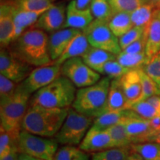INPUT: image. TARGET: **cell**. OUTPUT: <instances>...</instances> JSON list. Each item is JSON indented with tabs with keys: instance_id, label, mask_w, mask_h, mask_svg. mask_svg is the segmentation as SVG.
Instances as JSON below:
<instances>
[{
	"instance_id": "obj_29",
	"label": "cell",
	"mask_w": 160,
	"mask_h": 160,
	"mask_svg": "<svg viewBox=\"0 0 160 160\" xmlns=\"http://www.w3.org/2000/svg\"><path fill=\"white\" fill-rule=\"evenodd\" d=\"M53 160H90L88 152L76 145H62L58 148Z\"/></svg>"
},
{
	"instance_id": "obj_47",
	"label": "cell",
	"mask_w": 160,
	"mask_h": 160,
	"mask_svg": "<svg viewBox=\"0 0 160 160\" xmlns=\"http://www.w3.org/2000/svg\"><path fill=\"white\" fill-rule=\"evenodd\" d=\"M18 160H44V159H39V158H37V157H32V156L26 154V153H19Z\"/></svg>"
},
{
	"instance_id": "obj_37",
	"label": "cell",
	"mask_w": 160,
	"mask_h": 160,
	"mask_svg": "<svg viewBox=\"0 0 160 160\" xmlns=\"http://www.w3.org/2000/svg\"><path fill=\"white\" fill-rule=\"evenodd\" d=\"M109 2L114 13L119 12L131 13L145 4L142 0H109Z\"/></svg>"
},
{
	"instance_id": "obj_16",
	"label": "cell",
	"mask_w": 160,
	"mask_h": 160,
	"mask_svg": "<svg viewBox=\"0 0 160 160\" xmlns=\"http://www.w3.org/2000/svg\"><path fill=\"white\" fill-rule=\"evenodd\" d=\"M81 31L71 28H65L53 32L48 37V50L53 62L65 51L70 42Z\"/></svg>"
},
{
	"instance_id": "obj_2",
	"label": "cell",
	"mask_w": 160,
	"mask_h": 160,
	"mask_svg": "<svg viewBox=\"0 0 160 160\" xmlns=\"http://www.w3.org/2000/svg\"><path fill=\"white\" fill-rule=\"evenodd\" d=\"M69 108H51L29 105L22 130L41 137L53 138L61 128Z\"/></svg>"
},
{
	"instance_id": "obj_20",
	"label": "cell",
	"mask_w": 160,
	"mask_h": 160,
	"mask_svg": "<svg viewBox=\"0 0 160 160\" xmlns=\"http://www.w3.org/2000/svg\"><path fill=\"white\" fill-rule=\"evenodd\" d=\"M139 116L131 109L123 111H108L93 119L92 126L99 129H107L111 126L125 123L128 120Z\"/></svg>"
},
{
	"instance_id": "obj_27",
	"label": "cell",
	"mask_w": 160,
	"mask_h": 160,
	"mask_svg": "<svg viewBox=\"0 0 160 160\" xmlns=\"http://www.w3.org/2000/svg\"><path fill=\"white\" fill-rule=\"evenodd\" d=\"M156 8L148 3H145L142 5L134 10L131 13V18L133 26L146 28L151 21Z\"/></svg>"
},
{
	"instance_id": "obj_39",
	"label": "cell",
	"mask_w": 160,
	"mask_h": 160,
	"mask_svg": "<svg viewBox=\"0 0 160 160\" xmlns=\"http://www.w3.org/2000/svg\"><path fill=\"white\" fill-rule=\"evenodd\" d=\"M145 28L133 26L127 33L119 38V45L122 51L134 42L141 39L145 34Z\"/></svg>"
},
{
	"instance_id": "obj_53",
	"label": "cell",
	"mask_w": 160,
	"mask_h": 160,
	"mask_svg": "<svg viewBox=\"0 0 160 160\" xmlns=\"http://www.w3.org/2000/svg\"><path fill=\"white\" fill-rule=\"evenodd\" d=\"M2 1H9V0H2Z\"/></svg>"
},
{
	"instance_id": "obj_42",
	"label": "cell",
	"mask_w": 160,
	"mask_h": 160,
	"mask_svg": "<svg viewBox=\"0 0 160 160\" xmlns=\"http://www.w3.org/2000/svg\"><path fill=\"white\" fill-rule=\"evenodd\" d=\"M145 35L144 34V36L141 39H139L137 41L131 44L126 48L122 50V51L125 52V53H142V52H145Z\"/></svg>"
},
{
	"instance_id": "obj_50",
	"label": "cell",
	"mask_w": 160,
	"mask_h": 160,
	"mask_svg": "<svg viewBox=\"0 0 160 160\" xmlns=\"http://www.w3.org/2000/svg\"><path fill=\"white\" fill-rule=\"evenodd\" d=\"M159 2H160V0H147V1H146V3L151 4V5L154 6L156 8H157V5H159Z\"/></svg>"
},
{
	"instance_id": "obj_32",
	"label": "cell",
	"mask_w": 160,
	"mask_h": 160,
	"mask_svg": "<svg viewBox=\"0 0 160 160\" xmlns=\"http://www.w3.org/2000/svg\"><path fill=\"white\" fill-rule=\"evenodd\" d=\"M114 142L115 147H129L132 145L125 123H120L107 128Z\"/></svg>"
},
{
	"instance_id": "obj_6",
	"label": "cell",
	"mask_w": 160,
	"mask_h": 160,
	"mask_svg": "<svg viewBox=\"0 0 160 160\" xmlns=\"http://www.w3.org/2000/svg\"><path fill=\"white\" fill-rule=\"evenodd\" d=\"M93 119L70 108L68 113L54 138L62 145H79L93 124Z\"/></svg>"
},
{
	"instance_id": "obj_43",
	"label": "cell",
	"mask_w": 160,
	"mask_h": 160,
	"mask_svg": "<svg viewBox=\"0 0 160 160\" xmlns=\"http://www.w3.org/2000/svg\"><path fill=\"white\" fill-rule=\"evenodd\" d=\"M93 0H72L77 8L83 10L89 8Z\"/></svg>"
},
{
	"instance_id": "obj_30",
	"label": "cell",
	"mask_w": 160,
	"mask_h": 160,
	"mask_svg": "<svg viewBox=\"0 0 160 160\" xmlns=\"http://www.w3.org/2000/svg\"><path fill=\"white\" fill-rule=\"evenodd\" d=\"M133 151L137 152L145 160H160V144L154 142L132 144Z\"/></svg>"
},
{
	"instance_id": "obj_36",
	"label": "cell",
	"mask_w": 160,
	"mask_h": 160,
	"mask_svg": "<svg viewBox=\"0 0 160 160\" xmlns=\"http://www.w3.org/2000/svg\"><path fill=\"white\" fill-rule=\"evenodd\" d=\"M129 71L130 69L124 67L116 59L111 60L105 64L104 66L102 74L111 79H116L121 78Z\"/></svg>"
},
{
	"instance_id": "obj_10",
	"label": "cell",
	"mask_w": 160,
	"mask_h": 160,
	"mask_svg": "<svg viewBox=\"0 0 160 160\" xmlns=\"http://www.w3.org/2000/svg\"><path fill=\"white\" fill-rule=\"evenodd\" d=\"M61 66L53 62L50 65L37 67L19 85L24 91L32 95L61 76Z\"/></svg>"
},
{
	"instance_id": "obj_44",
	"label": "cell",
	"mask_w": 160,
	"mask_h": 160,
	"mask_svg": "<svg viewBox=\"0 0 160 160\" xmlns=\"http://www.w3.org/2000/svg\"><path fill=\"white\" fill-rule=\"evenodd\" d=\"M19 151L17 148V146L15 147L12 151L10 152L8 155H6L5 157L2 158H0V160H18L19 158Z\"/></svg>"
},
{
	"instance_id": "obj_14",
	"label": "cell",
	"mask_w": 160,
	"mask_h": 160,
	"mask_svg": "<svg viewBox=\"0 0 160 160\" xmlns=\"http://www.w3.org/2000/svg\"><path fill=\"white\" fill-rule=\"evenodd\" d=\"M79 147L88 153H95L115 148V145L107 129H99L91 126Z\"/></svg>"
},
{
	"instance_id": "obj_4",
	"label": "cell",
	"mask_w": 160,
	"mask_h": 160,
	"mask_svg": "<svg viewBox=\"0 0 160 160\" xmlns=\"http://www.w3.org/2000/svg\"><path fill=\"white\" fill-rule=\"evenodd\" d=\"M31 94L19 84L17 91L9 97L0 98V129L18 139L30 105Z\"/></svg>"
},
{
	"instance_id": "obj_8",
	"label": "cell",
	"mask_w": 160,
	"mask_h": 160,
	"mask_svg": "<svg viewBox=\"0 0 160 160\" xmlns=\"http://www.w3.org/2000/svg\"><path fill=\"white\" fill-rule=\"evenodd\" d=\"M83 32L91 46L105 50L117 56L121 53L119 38L110 28L108 22L94 19Z\"/></svg>"
},
{
	"instance_id": "obj_26",
	"label": "cell",
	"mask_w": 160,
	"mask_h": 160,
	"mask_svg": "<svg viewBox=\"0 0 160 160\" xmlns=\"http://www.w3.org/2000/svg\"><path fill=\"white\" fill-rule=\"evenodd\" d=\"M117 59L121 65L130 70L142 68L145 64L149 61L145 52L130 53H125L122 51L117 56Z\"/></svg>"
},
{
	"instance_id": "obj_9",
	"label": "cell",
	"mask_w": 160,
	"mask_h": 160,
	"mask_svg": "<svg viewBox=\"0 0 160 160\" xmlns=\"http://www.w3.org/2000/svg\"><path fill=\"white\" fill-rule=\"evenodd\" d=\"M61 73L78 88L94 85L101 79V74L90 68L80 57L66 60L61 66Z\"/></svg>"
},
{
	"instance_id": "obj_25",
	"label": "cell",
	"mask_w": 160,
	"mask_h": 160,
	"mask_svg": "<svg viewBox=\"0 0 160 160\" xmlns=\"http://www.w3.org/2000/svg\"><path fill=\"white\" fill-rule=\"evenodd\" d=\"M108 25L118 38L121 37L133 27L131 13L125 12L115 13L108 21Z\"/></svg>"
},
{
	"instance_id": "obj_23",
	"label": "cell",
	"mask_w": 160,
	"mask_h": 160,
	"mask_svg": "<svg viewBox=\"0 0 160 160\" xmlns=\"http://www.w3.org/2000/svg\"><path fill=\"white\" fill-rule=\"evenodd\" d=\"M45 11H28L18 8L15 5L13 21H14V39H17L28 28L34 25L42 13Z\"/></svg>"
},
{
	"instance_id": "obj_12",
	"label": "cell",
	"mask_w": 160,
	"mask_h": 160,
	"mask_svg": "<svg viewBox=\"0 0 160 160\" xmlns=\"http://www.w3.org/2000/svg\"><path fill=\"white\" fill-rule=\"evenodd\" d=\"M66 10L64 4L52 5L42 13L33 28L50 33L63 28L66 19Z\"/></svg>"
},
{
	"instance_id": "obj_46",
	"label": "cell",
	"mask_w": 160,
	"mask_h": 160,
	"mask_svg": "<svg viewBox=\"0 0 160 160\" xmlns=\"http://www.w3.org/2000/svg\"><path fill=\"white\" fill-rule=\"evenodd\" d=\"M127 160H145V159H143L142 157L139 153H138L137 152H136L132 150L131 153H130L128 157Z\"/></svg>"
},
{
	"instance_id": "obj_41",
	"label": "cell",
	"mask_w": 160,
	"mask_h": 160,
	"mask_svg": "<svg viewBox=\"0 0 160 160\" xmlns=\"http://www.w3.org/2000/svg\"><path fill=\"white\" fill-rule=\"evenodd\" d=\"M19 84L0 74V98L11 97L17 91Z\"/></svg>"
},
{
	"instance_id": "obj_34",
	"label": "cell",
	"mask_w": 160,
	"mask_h": 160,
	"mask_svg": "<svg viewBox=\"0 0 160 160\" xmlns=\"http://www.w3.org/2000/svg\"><path fill=\"white\" fill-rule=\"evenodd\" d=\"M138 115L145 119L151 120L153 118L160 116V111L147 100L138 102L133 104L130 108Z\"/></svg>"
},
{
	"instance_id": "obj_1",
	"label": "cell",
	"mask_w": 160,
	"mask_h": 160,
	"mask_svg": "<svg viewBox=\"0 0 160 160\" xmlns=\"http://www.w3.org/2000/svg\"><path fill=\"white\" fill-rule=\"evenodd\" d=\"M48 37L45 31L35 28L25 31L9 45L13 55L33 67L53 63L48 50Z\"/></svg>"
},
{
	"instance_id": "obj_38",
	"label": "cell",
	"mask_w": 160,
	"mask_h": 160,
	"mask_svg": "<svg viewBox=\"0 0 160 160\" xmlns=\"http://www.w3.org/2000/svg\"><path fill=\"white\" fill-rule=\"evenodd\" d=\"M142 69L160 88V52L151 58Z\"/></svg>"
},
{
	"instance_id": "obj_40",
	"label": "cell",
	"mask_w": 160,
	"mask_h": 160,
	"mask_svg": "<svg viewBox=\"0 0 160 160\" xmlns=\"http://www.w3.org/2000/svg\"><path fill=\"white\" fill-rule=\"evenodd\" d=\"M17 139L8 132L0 129V158L5 157L17 147Z\"/></svg>"
},
{
	"instance_id": "obj_21",
	"label": "cell",
	"mask_w": 160,
	"mask_h": 160,
	"mask_svg": "<svg viewBox=\"0 0 160 160\" xmlns=\"http://www.w3.org/2000/svg\"><path fill=\"white\" fill-rule=\"evenodd\" d=\"M91 47L87 37L83 31H80L70 42L62 55L53 63L62 65L66 60L74 57H82Z\"/></svg>"
},
{
	"instance_id": "obj_52",
	"label": "cell",
	"mask_w": 160,
	"mask_h": 160,
	"mask_svg": "<svg viewBox=\"0 0 160 160\" xmlns=\"http://www.w3.org/2000/svg\"><path fill=\"white\" fill-rule=\"evenodd\" d=\"M142 1L144 2V3H146V1H147V0H142Z\"/></svg>"
},
{
	"instance_id": "obj_17",
	"label": "cell",
	"mask_w": 160,
	"mask_h": 160,
	"mask_svg": "<svg viewBox=\"0 0 160 160\" xmlns=\"http://www.w3.org/2000/svg\"><path fill=\"white\" fill-rule=\"evenodd\" d=\"M120 82L125 93L126 99L128 102L129 107L137 102L141 97L142 80L139 69H132L119 78Z\"/></svg>"
},
{
	"instance_id": "obj_28",
	"label": "cell",
	"mask_w": 160,
	"mask_h": 160,
	"mask_svg": "<svg viewBox=\"0 0 160 160\" xmlns=\"http://www.w3.org/2000/svg\"><path fill=\"white\" fill-rule=\"evenodd\" d=\"M129 147H115L93 153L91 160H127L131 152Z\"/></svg>"
},
{
	"instance_id": "obj_7",
	"label": "cell",
	"mask_w": 160,
	"mask_h": 160,
	"mask_svg": "<svg viewBox=\"0 0 160 160\" xmlns=\"http://www.w3.org/2000/svg\"><path fill=\"white\" fill-rule=\"evenodd\" d=\"M17 145L19 153L44 160H53L59 143L54 137H41L22 130Z\"/></svg>"
},
{
	"instance_id": "obj_24",
	"label": "cell",
	"mask_w": 160,
	"mask_h": 160,
	"mask_svg": "<svg viewBox=\"0 0 160 160\" xmlns=\"http://www.w3.org/2000/svg\"><path fill=\"white\" fill-rule=\"evenodd\" d=\"M130 109L119 79H111L108 98V111H123Z\"/></svg>"
},
{
	"instance_id": "obj_13",
	"label": "cell",
	"mask_w": 160,
	"mask_h": 160,
	"mask_svg": "<svg viewBox=\"0 0 160 160\" xmlns=\"http://www.w3.org/2000/svg\"><path fill=\"white\" fill-rule=\"evenodd\" d=\"M15 2L13 0L2 1L0 7V44L2 48H8L14 39L13 14Z\"/></svg>"
},
{
	"instance_id": "obj_51",
	"label": "cell",
	"mask_w": 160,
	"mask_h": 160,
	"mask_svg": "<svg viewBox=\"0 0 160 160\" xmlns=\"http://www.w3.org/2000/svg\"><path fill=\"white\" fill-rule=\"evenodd\" d=\"M157 8H159V9H160V2L159 3V5H157Z\"/></svg>"
},
{
	"instance_id": "obj_45",
	"label": "cell",
	"mask_w": 160,
	"mask_h": 160,
	"mask_svg": "<svg viewBox=\"0 0 160 160\" xmlns=\"http://www.w3.org/2000/svg\"><path fill=\"white\" fill-rule=\"evenodd\" d=\"M145 100L149 102L160 111V96H153V97L148 98Z\"/></svg>"
},
{
	"instance_id": "obj_49",
	"label": "cell",
	"mask_w": 160,
	"mask_h": 160,
	"mask_svg": "<svg viewBox=\"0 0 160 160\" xmlns=\"http://www.w3.org/2000/svg\"><path fill=\"white\" fill-rule=\"evenodd\" d=\"M150 142H154L160 144V130L156 131L151 138Z\"/></svg>"
},
{
	"instance_id": "obj_35",
	"label": "cell",
	"mask_w": 160,
	"mask_h": 160,
	"mask_svg": "<svg viewBox=\"0 0 160 160\" xmlns=\"http://www.w3.org/2000/svg\"><path fill=\"white\" fill-rule=\"evenodd\" d=\"M18 8L28 11H45L52 4V0H13Z\"/></svg>"
},
{
	"instance_id": "obj_31",
	"label": "cell",
	"mask_w": 160,
	"mask_h": 160,
	"mask_svg": "<svg viewBox=\"0 0 160 160\" xmlns=\"http://www.w3.org/2000/svg\"><path fill=\"white\" fill-rule=\"evenodd\" d=\"M95 19L108 22L114 14L109 0H93L90 5Z\"/></svg>"
},
{
	"instance_id": "obj_11",
	"label": "cell",
	"mask_w": 160,
	"mask_h": 160,
	"mask_svg": "<svg viewBox=\"0 0 160 160\" xmlns=\"http://www.w3.org/2000/svg\"><path fill=\"white\" fill-rule=\"evenodd\" d=\"M33 69V66L13 55L8 48H2L0 51V74L19 84L28 77Z\"/></svg>"
},
{
	"instance_id": "obj_22",
	"label": "cell",
	"mask_w": 160,
	"mask_h": 160,
	"mask_svg": "<svg viewBox=\"0 0 160 160\" xmlns=\"http://www.w3.org/2000/svg\"><path fill=\"white\" fill-rule=\"evenodd\" d=\"M82 58L90 68L100 74H102L105 64L111 60L117 59V55L105 50L91 46Z\"/></svg>"
},
{
	"instance_id": "obj_33",
	"label": "cell",
	"mask_w": 160,
	"mask_h": 160,
	"mask_svg": "<svg viewBox=\"0 0 160 160\" xmlns=\"http://www.w3.org/2000/svg\"><path fill=\"white\" fill-rule=\"evenodd\" d=\"M139 73L142 80V91L139 102L145 100L153 96H160V88L154 82V81L148 77V75L143 71L142 68H139Z\"/></svg>"
},
{
	"instance_id": "obj_18",
	"label": "cell",
	"mask_w": 160,
	"mask_h": 160,
	"mask_svg": "<svg viewBox=\"0 0 160 160\" xmlns=\"http://www.w3.org/2000/svg\"><path fill=\"white\" fill-rule=\"evenodd\" d=\"M145 53L150 59L160 52V9L156 8L151 21L145 28Z\"/></svg>"
},
{
	"instance_id": "obj_48",
	"label": "cell",
	"mask_w": 160,
	"mask_h": 160,
	"mask_svg": "<svg viewBox=\"0 0 160 160\" xmlns=\"http://www.w3.org/2000/svg\"><path fill=\"white\" fill-rule=\"evenodd\" d=\"M150 123H151V126L155 130L159 129V128L160 127V116H158V117L151 119L150 120Z\"/></svg>"
},
{
	"instance_id": "obj_19",
	"label": "cell",
	"mask_w": 160,
	"mask_h": 160,
	"mask_svg": "<svg viewBox=\"0 0 160 160\" xmlns=\"http://www.w3.org/2000/svg\"><path fill=\"white\" fill-rule=\"evenodd\" d=\"M94 20L91 10L79 9L76 7L73 2H71L66 10V19L65 28H71L83 31L91 25Z\"/></svg>"
},
{
	"instance_id": "obj_5",
	"label": "cell",
	"mask_w": 160,
	"mask_h": 160,
	"mask_svg": "<svg viewBox=\"0 0 160 160\" xmlns=\"http://www.w3.org/2000/svg\"><path fill=\"white\" fill-rule=\"evenodd\" d=\"M77 87L67 77L61 75L52 82L33 93L30 105L51 108H70L77 94Z\"/></svg>"
},
{
	"instance_id": "obj_54",
	"label": "cell",
	"mask_w": 160,
	"mask_h": 160,
	"mask_svg": "<svg viewBox=\"0 0 160 160\" xmlns=\"http://www.w3.org/2000/svg\"><path fill=\"white\" fill-rule=\"evenodd\" d=\"M158 130H160V127L159 128V129H158ZM158 130H157V131H158Z\"/></svg>"
},
{
	"instance_id": "obj_3",
	"label": "cell",
	"mask_w": 160,
	"mask_h": 160,
	"mask_svg": "<svg viewBox=\"0 0 160 160\" xmlns=\"http://www.w3.org/2000/svg\"><path fill=\"white\" fill-rule=\"evenodd\" d=\"M111 79L105 77L98 82L79 88L72 108L94 119L108 111V98Z\"/></svg>"
},
{
	"instance_id": "obj_15",
	"label": "cell",
	"mask_w": 160,
	"mask_h": 160,
	"mask_svg": "<svg viewBox=\"0 0 160 160\" xmlns=\"http://www.w3.org/2000/svg\"><path fill=\"white\" fill-rule=\"evenodd\" d=\"M125 125L132 144L150 142L152 135L157 131L151 126L150 120L140 116L128 119Z\"/></svg>"
}]
</instances>
